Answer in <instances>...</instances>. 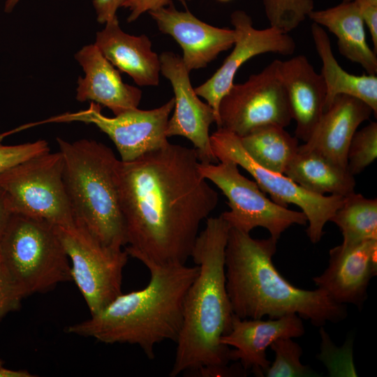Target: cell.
I'll list each match as a JSON object with an SVG mask.
<instances>
[{
    "instance_id": "9",
    "label": "cell",
    "mask_w": 377,
    "mask_h": 377,
    "mask_svg": "<svg viewBox=\"0 0 377 377\" xmlns=\"http://www.w3.org/2000/svg\"><path fill=\"white\" fill-rule=\"evenodd\" d=\"M55 229L71 263L72 279L91 315L95 314L122 293L123 270L129 256L124 249L103 244L75 223Z\"/></svg>"
},
{
    "instance_id": "14",
    "label": "cell",
    "mask_w": 377,
    "mask_h": 377,
    "mask_svg": "<svg viewBox=\"0 0 377 377\" xmlns=\"http://www.w3.org/2000/svg\"><path fill=\"white\" fill-rule=\"evenodd\" d=\"M159 59L161 73L170 81L175 94L174 112L168 122L167 137L179 135L189 140L200 163H219L211 147L209 135V127L216 122L214 111L196 94L189 71L179 55L164 52Z\"/></svg>"
},
{
    "instance_id": "36",
    "label": "cell",
    "mask_w": 377,
    "mask_h": 377,
    "mask_svg": "<svg viewBox=\"0 0 377 377\" xmlns=\"http://www.w3.org/2000/svg\"><path fill=\"white\" fill-rule=\"evenodd\" d=\"M34 376L27 370H12L0 366V377H32Z\"/></svg>"
},
{
    "instance_id": "39",
    "label": "cell",
    "mask_w": 377,
    "mask_h": 377,
    "mask_svg": "<svg viewBox=\"0 0 377 377\" xmlns=\"http://www.w3.org/2000/svg\"><path fill=\"white\" fill-rule=\"evenodd\" d=\"M219 1H221V2H228L231 0H218Z\"/></svg>"
},
{
    "instance_id": "6",
    "label": "cell",
    "mask_w": 377,
    "mask_h": 377,
    "mask_svg": "<svg viewBox=\"0 0 377 377\" xmlns=\"http://www.w3.org/2000/svg\"><path fill=\"white\" fill-rule=\"evenodd\" d=\"M0 269L22 298L73 281L55 226L18 214L0 237Z\"/></svg>"
},
{
    "instance_id": "16",
    "label": "cell",
    "mask_w": 377,
    "mask_h": 377,
    "mask_svg": "<svg viewBox=\"0 0 377 377\" xmlns=\"http://www.w3.org/2000/svg\"><path fill=\"white\" fill-rule=\"evenodd\" d=\"M161 32L170 35L181 46L182 59L190 72L205 68L218 55L233 46L234 29L219 28L202 22L187 8L176 9L171 1L166 6L148 12Z\"/></svg>"
},
{
    "instance_id": "28",
    "label": "cell",
    "mask_w": 377,
    "mask_h": 377,
    "mask_svg": "<svg viewBox=\"0 0 377 377\" xmlns=\"http://www.w3.org/2000/svg\"><path fill=\"white\" fill-rule=\"evenodd\" d=\"M269 27L288 34L314 10L313 0H263Z\"/></svg>"
},
{
    "instance_id": "21",
    "label": "cell",
    "mask_w": 377,
    "mask_h": 377,
    "mask_svg": "<svg viewBox=\"0 0 377 377\" xmlns=\"http://www.w3.org/2000/svg\"><path fill=\"white\" fill-rule=\"evenodd\" d=\"M105 24V28L96 33L94 43L103 55L138 85L157 86L160 59L152 51L149 38L145 34L137 36L125 33L119 27L118 18Z\"/></svg>"
},
{
    "instance_id": "24",
    "label": "cell",
    "mask_w": 377,
    "mask_h": 377,
    "mask_svg": "<svg viewBox=\"0 0 377 377\" xmlns=\"http://www.w3.org/2000/svg\"><path fill=\"white\" fill-rule=\"evenodd\" d=\"M283 175L313 193L346 196L354 192L355 180L347 169L322 155L300 147Z\"/></svg>"
},
{
    "instance_id": "4",
    "label": "cell",
    "mask_w": 377,
    "mask_h": 377,
    "mask_svg": "<svg viewBox=\"0 0 377 377\" xmlns=\"http://www.w3.org/2000/svg\"><path fill=\"white\" fill-rule=\"evenodd\" d=\"M150 279L142 289L121 293L102 310L68 326V333L108 344L137 345L149 359L155 346L176 341L183 320L186 292L198 274V265L146 262Z\"/></svg>"
},
{
    "instance_id": "23",
    "label": "cell",
    "mask_w": 377,
    "mask_h": 377,
    "mask_svg": "<svg viewBox=\"0 0 377 377\" xmlns=\"http://www.w3.org/2000/svg\"><path fill=\"white\" fill-rule=\"evenodd\" d=\"M316 50L322 61L321 76L326 88L324 112L339 95H348L366 103L377 114V76L353 75L344 70L336 59L327 32L313 22L311 27Z\"/></svg>"
},
{
    "instance_id": "27",
    "label": "cell",
    "mask_w": 377,
    "mask_h": 377,
    "mask_svg": "<svg viewBox=\"0 0 377 377\" xmlns=\"http://www.w3.org/2000/svg\"><path fill=\"white\" fill-rule=\"evenodd\" d=\"M274 352L275 359L264 374L267 377L316 376L308 367L302 364L301 346L293 338H280L269 346Z\"/></svg>"
},
{
    "instance_id": "22",
    "label": "cell",
    "mask_w": 377,
    "mask_h": 377,
    "mask_svg": "<svg viewBox=\"0 0 377 377\" xmlns=\"http://www.w3.org/2000/svg\"><path fill=\"white\" fill-rule=\"evenodd\" d=\"M337 38L339 53L360 65L369 75L377 73L376 52L367 43L365 25L354 1L324 10H313L309 17Z\"/></svg>"
},
{
    "instance_id": "13",
    "label": "cell",
    "mask_w": 377,
    "mask_h": 377,
    "mask_svg": "<svg viewBox=\"0 0 377 377\" xmlns=\"http://www.w3.org/2000/svg\"><path fill=\"white\" fill-rule=\"evenodd\" d=\"M230 21L236 35L232 52L209 79L194 89L214 111L217 126L220 101L230 89L236 73L245 62L265 53L290 55L296 49L295 41L288 34L272 27L256 29L251 17L243 10L234 11Z\"/></svg>"
},
{
    "instance_id": "32",
    "label": "cell",
    "mask_w": 377,
    "mask_h": 377,
    "mask_svg": "<svg viewBox=\"0 0 377 377\" xmlns=\"http://www.w3.org/2000/svg\"><path fill=\"white\" fill-rule=\"evenodd\" d=\"M186 6V2L191 0H179ZM171 0H126L121 7L128 8L130 14L128 22L136 20L142 14L166 6Z\"/></svg>"
},
{
    "instance_id": "8",
    "label": "cell",
    "mask_w": 377,
    "mask_h": 377,
    "mask_svg": "<svg viewBox=\"0 0 377 377\" xmlns=\"http://www.w3.org/2000/svg\"><path fill=\"white\" fill-rule=\"evenodd\" d=\"M198 168L202 176L214 184L227 198L230 211L221 216L230 228L250 233L255 228L262 227L278 242L281 234L293 225L307 223L303 212L288 209L269 199L256 182L239 172L238 165L234 161L200 162Z\"/></svg>"
},
{
    "instance_id": "15",
    "label": "cell",
    "mask_w": 377,
    "mask_h": 377,
    "mask_svg": "<svg viewBox=\"0 0 377 377\" xmlns=\"http://www.w3.org/2000/svg\"><path fill=\"white\" fill-rule=\"evenodd\" d=\"M329 255L327 267L313 281L334 302L361 307L367 298L370 280L377 273V239L340 244L331 249Z\"/></svg>"
},
{
    "instance_id": "26",
    "label": "cell",
    "mask_w": 377,
    "mask_h": 377,
    "mask_svg": "<svg viewBox=\"0 0 377 377\" xmlns=\"http://www.w3.org/2000/svg\"><path fill=\"white\" fill-rule=\"evenodd\" d=\"M330 221L340 229L344 246L377 239V200L354 191L343 197Z\"/></svg>"
},
{
    "instance_id": "30",
    "label": "cell",
    "mask_w": 377,
    "mask_h": 377,
    "mask_svg": "<svg viewBox=\"0 0 377 377\" xmlns=\"http://www.w3.org/2000/svg\"><path fill=\"white\" fill-rule=\"evenodd\" d=\"M15 131L0 134V173L30 158L50 151L47 142L43 140L14 145L1 144L3 138Z\"/></svg>"
},
{
    "instance_id": "18",
    "label": "cell",
    "mask_w": 377,
    "mask_h": 377,
    "mask_svg": "<svg viewBox=\"0 0 377 377\" xmlns=\"http://www.w3.org/2000/svg\"><path fill=\"white\" fill-rule=\"evenodd\" d=\"M84 72L77 80L76 99L92 101L109 108L114 116L138 108L142 91L123 82L119 71L95 44L84 46L75 54Z\"/></svg>"
},
{
    "instance_id": "40",
    "label": "cell",
    "mask_w": 377,
    "mask_h": 377,
    "mask_svg": "<svg viewBox=\"0 0 377 377\" xmlns=\"http://www.w3.org/2000/svg\"><path fill=\"white\" fill-rule=\"evenodd\" d=\"M353 1V0H342V1Z\"/></svg>"
},
{
    "instance_id": "5",
    "label": "cell",
    "mask_w": 377,
    "mask_h": 377,
    "mask_svg": "<svg viewBox=\"0 0 377 377\" xmlns=\"http://www.w3.org/2000/svg\"><path fill=\"white\" fill-rule=\"evenodd\" d=\"M57 141L75 223L103 244L122 249L126 242L117 180L119 160L110 148L96 140Z\"/></svg>"
},
{
    "instance_id": "37",
    "label": "cell",
    "mask_w": 377,
    "mask_h": 377,
    "mask_svg": "<svg viewBox=\"0 0 377 377\" xmlns=\"http://www.w3.org/2000/svg\"><path fill=\"white\" fill-rule=\"evenodd\" d=\"M20 0H6L4 6V11L7 13H10Z\"/></svg>"
},
{
    "instance_id": "34",
    "label": "cell",
    "mask_w": 377,
    "mask_h": 377,
    "mask_svg": "<svg viewBox=\"0 0 377 377\" xmlns=\"http://www.w3.org/2000/svg\"><path fill=\"white\" fill-rule=\"evenodd\" d=\"M126 0H92L97 21L105 24L116 18L117 11Z\"/></svg>"
},
{
    "instance_id": "20",
    "label": "cell",
    "mask_w": 377,
    "mask_h": 377,
    "mask_svg": "<svg viewBox=\"0 0 377 377\" xmlns=\"http://www.w3.org/2000/svg\"><path fill=\"white\" fill-rule=\"evenodd\" d=\"M292 119L295 121V137L306 142L323 112L326 88L307 57L300 54L280 62Z\"/></svg>"
},
{
    "instance_id": "38",
    "label": "cell",
    "mask_w": 377,
    "mask_h": 377,
    "mask_svg": "<svg viewBox=\"0 0 377 377\" xmlns=\"http://www.w3.org/2000/svg\"><path fill=\"white\" fill-rule=\"evenodd\" d=\"M364 1L369 3L377 5V0H364Z\"/></svg>"
},
{
    "instance_id": "29",
    "label": "cell",
    "mask_w": 377,
    "mask_h": 377,
    "mask_svg": "<svg viewBox=\"0 0 377 377\" xmlns=\"http://www.w3.org/2000/svg\"><path fill=\"white\" fill-rule=\"evenodd\" d=\"M377 157V123L371 121L357 131L347 152V170L353 176L361 173Z\"/></svg>"
},
{
    "instance_id": "17",
    "label": "cell",
    "mask_w": 377,
    "mask_h": 377,
    "mask_svg": "<svg viewBox=\"0 0 377 377\" xmlns=\"http://www.w3.org/2000/svg\"><path fill=\"white\" fill-rule=\"evenodd\" d=\"M305 329L297 314H288L277 318H239L233 315L230 332L220 340L221 344L234 347L230 350V360L239 361L245 370L252 369L262 374L268 368L266 350L280 338L302 337Z\"/></svg>"
},
{
    "instance_id": "7",
    "label": "cell",
    "mask_w": 377,
    "mask_h": 377,
    "mask_svg": "<svg viewBox=\"0 0 377 377\" xmlns=\"http://www.w3.org/2000/svg\"><path fill=\"white\" fill-rule=\"evenodd\" d=\"M60 151L24 161L0 173L13 214L45 221L55 226L75 224L63 179Z\"/></svg>"
},
{
    "instance_id": "3",
    "label": "cell",
    "mask_w": 377,
    "mask_h": 377,
    "mask_svg": "<svg viewBox=\"0 0 377 377\" xmlns=\"http://www.w3.org/2000/svg\"><path fill=\"white\" fill-rule=\"evenodd\" d=\"M277 241L254 239L230 228L225 250L226 285L234 315L239 318H277L297 314L315 326L337 323L347 317L345 304L323 290L299 288L275 267Z\"/></svg>"
},
{
    "instance_id": "41",
    "label": "cell",
    "mask_w": 377,
    "mask_h": 377,
    "mask_svg": "<svg viewBox=\"0 0 377 377\" xmlns=\"http://www.w3.org/2000/svg\"><path fill=\"white\" fill-rule=\"evenodd\" d=\"M3 365V362H1V360H0V366H2Z\"/></svg>"
},
{
    "instance_id": "11",
    "label": "cell",
    "mask_w": 377,
    "mask_h": 377,
    "mask_svg": "<svg viewBox=\"0 0 377 377\" xmlns=\"http://www.w3.org/2000/svg\"><path fill=\"white\" fill-rule=\"evenodd\" d=\"M281 60L241 84H233L219 106L218 128L242 137L266 124L286 128L293 120L280 73Z\"/></svg>"
},
{
    "instance_id": "10",
    "label": "cell",
    "mask_w": 377,
    "mask_h": 377,
    "mask_svg": "<svg viewBox=\"0 0 377 377\" xmlns=\"http://www.w3.org/2000/svg\"><path fill=\"white\" fill-rule=\"evenodd\" d=\"M210 143L219 161L230 160L246 170L274 202L285 207L288 204L298 206L306 216V234L310 241L313 244L320 242L326 223L340 207L344 196L313 193L285 175L260 166L244 149L239 137L223 128H218L210 135Z\"/></svg>"
},
{
    "instance_id": "19",
    "label": "cell",
    "mask_w": 377,
    "mask_h": 377,
    "mask_svg": "<svg viewBox=\"0 0 377 377\" xmlns=\"http://www.w3.org/2000/svg\"><path fill=\"white\" fill-rule=\"evenodd\" d=\"M372 113V109L363 101L339 95L323 112L309 140L299 147L347 169V152L351 139L359 126Z\"/></svg>"
},
{
    "instance_id": "2",
    "label": "cell",
    "mask_w": 377,
    "mask_h": 377,
    "mask_svg": "<svg viewBox=\"0 0 377 377\" xmlns=\"http://www.w3.org/2000/svg\"><path fill=\"white\" fill-rule=\"evenodd\" d=\"M229 230L220 215L207 218L205 228L197 237L191 258L199 271L184 298L170 377L226 366L230 361V349L220 342L231 330L234 315L225 273Z\"/></svg>"
},
{
    "instance_id": "35",
    "label": "cell",
    "mask_w": 377,
    "mask_h": 377,
    "mask_svg": "<svg viewBox=\"0 0 377 377\" xmlns=\"http://www.w3.org/2000/svg\"><path fill=\"white\" fill-rule=\"evenodd\" d=\"M13 212L10 209L7 196L0 186V237L3 232Z\"/></svg>"
},
{
    "instance_id": "31",
    "label": "cell",
    "mask_w": 377,
    "mask_h": 377,
    "mask_svg": "<svg viewBox=\"0 0 377 377\" xmlns=\"http://www.w3.org/2000/svg\"><path fill=\"white\" fill-rule=\"evenodd\" d=\"M22 299L0 269V321L9 312L18 310Z\"/></svg>"
},
{
    "instance_id": "1",
    "label": "cell",
    "mask_w": 377,
    "mask_h": 377,
    "mask_svg": "<svg viewBox=\"0 0 377 377\" xmlns=\"http://www.w3.org/2000/svg\"><path fill=\"white\" fill-rule=\"evenodd\" d=\"M194 148L168 142L128 162L117 180L126 233L124 250L142 263L186 264L217 192L200 173Z\"/></svg>"
},
{
    "instance_id": "12",
    "label": "cell",
    "mask_w": 377,
    "mask_h": 377,
    "mask_svg": "<svg viewBox=\"0 0 377 377\" xmlns=\"http://www.w3.org/2000/svg\"><path fill=\"white\" fill-rule=\"evenodd\" d=\"M174 106L172 97L157 108L147 110L135 108L114 117H108L101 113V105L92 102L86 110L64 113L47 121L94 124L114 142L121 161L128 162L169 142L166 128Z\"/></svg>"
},
{
    "instance_id": "25",
    "label": "cell",
    "mask_w": 377,
    "mask_h": 377,
    "mask_svg": "<svg viewBox=\"0 0 377 377\" xmlns=\"http://www.w3.org/2000/svg\"><path fill=\"white\" fill-rule=\"evenodd\" d=\"M239 138L244 149L256 163L282 174L299 147L298 139L276 124L260 126Z\"/></svg>"
},
{
    "instance_id": "33",
    "label": "cell",
    "mask_w": 377,
    "mask_h": 377,
    "mask_svg": "<svg viewBox=\"0 0 377 377\" xmlns=\"http://www.w3.org/2000/svg\"><path fill=\"white\" fill-rule=\"evenodd\" d=\"M357 4L360 15L369 31L374 45V50L377 53V5L369 3L364 0H353Z\"/></svg>"
}]
</instances>
